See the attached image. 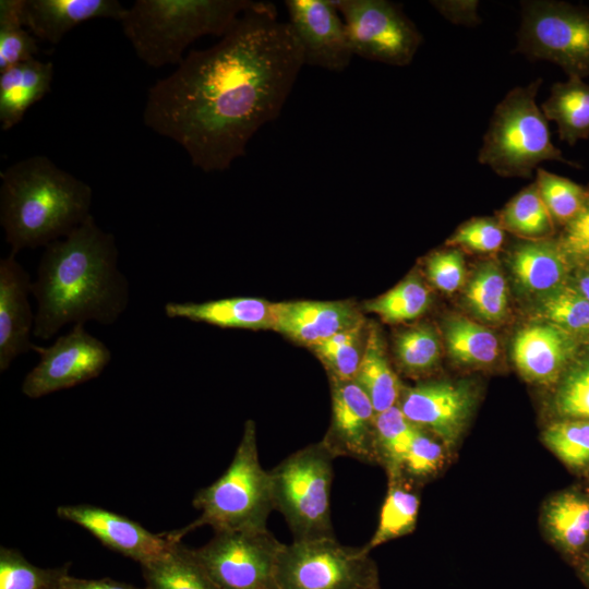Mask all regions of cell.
I'll list each match as a JSON object with an SVG mask.
<instances>
[{"label": "cell", "mask_w": 589, "mask_h": 589, "mask_svg": "<svg viewBox=\"0 0 589 589\" xmlns=\"http://www.w3.org/2000/svg\"><path fill=\"white\" fill-rule=\"evenodd\" d=\"M445 445L432 433L418 426L404 455L400 472L404 477L426 479L443 466Z\"/></svg>", "instance_id": "42"}, {"label": "cell", "mask_w": 589, "mask_h": 589, "mask_svg": "<svg viewBox=\"0 0 589 589\" xmlns=\"http://www.w3.org/2000/svg\"><path fill=\"white\" fill-rule=\"evenodd\" d=\"M557 243L568 261L589 263V188L584 207L564 227Z\"/></svg>", "instance_id": "45"}, {"label": "cell", "mask_w": 589, "mask_h": 589, "mask_svg": "<svg viewBox=\"0 0 589 589\" xmlns=\"http://www.w3.org/2000/svg\"><path fill=\"white\" fill-rule=\"evenodd\" d=\"M430 3L453 24L473 27L481 23L478 0H433Z\"/></svg>", "instance_id": "46"}, {"label": "cell", "mask_w": 589, "mask_h": 589, "mask_svg": "<svg viewBox=\"0 0 589 589\" xmlns=\"http://www.w3.org/2000/svg\"><path fill=\"white\" fill-rule=\"evenodd\" d=\"M31 286V276L15 254L0 260V372L7 371L16 357L33 350L35 314L28 301Z\"/></svg>", "instance_id": "17"}, {"label": "cell", "mask_w": 589, "mask_h": 589, "mask_svg": "<svg viewBox=\"0 0 589 589\" xmlns=\"http://www.w3.org/2000/svg\"><path fill=\"white\" fill-rule=\"evenodd\" d=\"M572 334L552 323L529 325L515 337L513 359L529 382L553 383L564 372L574 353Z\"/></svg>", "instance_id": "18"}, {"label": "cell", "mask_w": 589, "mask_h": 589, "mask_svg": "<svg viewBox=\"0 0 589 589\" xmlns=\"http://www.w3.org/2000/svg\"><path fill=\"white\" fill-rule=\"evenodd\" d=\"M444 327L448 353L456 362L486 366L498 358V339L486 327L460 315L448 317Z\"/></svg>", "instance_id": "29"}, {"label": "cell", "mask_w": 589, "mask_h": 589, "mask_svg": "<svg viewBox=\"0 0 589 589\" xmlns=\"http://www.w3.org/2000/svg\"><path fill=\"white\" fill-rule=\"evenodd\" d=\"M361 322L360 313L344 301L275 303L274 329L311 347Z\"/></svg>", "instance_id": "19"}, {"label": "cell", "mask_w": 589, "mask_h": 589, "mask_svg": "<svg viewBox=\"0 0 589 589\" xmlns=\"http://www.w3.org/2000/svg\"><path fill=\"white\" fill-rule=\"evenodd\" d=\"M431 303L430 291L417 276H410L378 298L368 301L365 309L389 323L406 322L422 315Z\"/></svg>", "instance_id": "35"}, {"label": "cell", "mask_w": 589, "mask_h": 589, "mask_svg": "<svg viewBox=\"0 0 589 589\" xmlns=\"http://www.w3.org/2000/svg\"><path fill=\"white\" fill-rule=\"evenodd\" d=\"M377 528L363 546L370 553L376 546L410 533L417 524L420 500L404 476L389 477Z\"/></svg>", "instance_id": "28"}, {"label": "cell", "mask_w": 589, "mask_h": 589, "mask_svg": "<svg viewBox=\"0 0 589 589\" xmlns=\"http://www.w3.org/2000/svg\"><path fill=\"white\" fill-rule=\"evenodd\" d=\"M541 84L538 77L512 88L493 111L478 161L501 177L530 178L550 160L579 167L552 142L548 119L536 100Z\"/></svg>", "instance_id": "6"}, {"label": "cell", "mask_w": 589, "mask_h": 589, "mask_svg": "<svg viewBox=\"0 0 589 589\" xmlns=\"http://www.w3.org/2000/svg\"><path fill=\"white\" fill-rule=\"evenodd\" d=\"M60 589H147L139 588L131 584L117 581L111 578H101V579H84L76 578L70 575H67L62 581Z\"/></svg>", "instance_id": "47"}, {"label": "cell", "mask_w": 589, "mask_h": 589, "mask_svg": "<svg viewBox=\"0 0 589 589\" xmlns=\"http://www.w3.org/2000/svg\"><path fill=\"white\" fill-rule=\"evenodd\" d=\"M335 456L321 441L286 457L269 470L274 509L293 540L334 537L330 489Z\"/></svg>", "instance_id": "7"}, {"label": "cell", "mask_w": 589, "mask_h": 589, "mask_svg": "<svg viewBox=\"0 0 589 589\" xmlns=\"http://www.w3.org/2000/svg\"><path fill=\"white\" fill-rule=\"evenodd\" d=\"M354 381L370 398L376 414L399 401L402 388L388 363L382 337L375 327H371L366 335Z\"/></svg>", "instance_id": "27"}, {"label": "cell", "mask_w": 589, "mask_h": 589, "mask_svg": "<svg viewBox=\"0 0 589 589\" xmlns=\"http://www.w3.org/2000/svg\"><path fill=\"white\" fill-rule=\"evenodd\" d=\"M539 312L550 323L570 334L589 332V300L574 287L563 286L543 296Z\"/></svg>", "instance_id": "39"}, {"label": "cell", "mask_w": 589, "mask_h": 589, "mask_svg": "<svg viewBox=\"0 0 589 589\" xmlns=\"http://www.w3.org/2000/svg\"><path fill=\"white\" fill-rule=\"evenodd\" d=\"M201 515L188 526L164 532L171 542L202 526L221 530H265L274 510L272 482L259 458L255 423L248 420L233 458L226 471L193 498Z\"/></svg>", "instance_id": "5"}, {"label": "cell", "mask_w": 589, "mask_h": 589, "mask_svg": "<svg viewBox=\"0 0 589 589\" xmlns=\"http://www.w3.org/2000/svg\"><path fill=\"white\" fill-rule=\"evenodd\" d=\"M304 65L342 72L354 57L345 22L333 0H286Z\"/></svg>", "instance_id": "13"}, {"label": "cell", "mask_w": 589, "mask_h": 589, "mask_svg": "<svg viewBox=\"0 0 589 589\" xmlns=\"http://www.w3.org/2000/svg\"><path fill=\"white\" fill-rule=\"evenodd\" d=\"M284 543L265 530H221L194 558L221 589H276V567Z\"/></svg>", "instance_id": "10"}, {"label": "cell", "mask_w": 589, "mask_h": 589, "mask_svg": "<svg viewBox=\"0 0 589 589\" xmlns=\"http://www.w3.org/2000/svg\"><path fill=\"white\" fill-rule=\"evenodd\" d=\"M589 497V496H588Z\"/></svg>", "instance_id": "51"}, {"label": "cell", "mask_w": 589, "mask_h": 589, "mask_svg": "<svg viewBox=\"0 0 589 589\" xmlns=\"http://www.w3.org/2000/svg\"><path fill=\"white\" fill-rule=\"evenodd\" d=\"M542 438L570 470L589 471V419H560L544 430Z\"/></svg>", "instance_id": "34"}, {"label": "cell", "mask_w": 589, "mask_h": 589, "mask_svg": "<svg viewBox=\"0 0 589 589\" xmlns=\"http://www.w3.org/2000/svg\"><path fill=\"white\" fill-rule=\"evenodd\" d=\"M141 567L147 589H221L181 542Z\"/></svg>", "instance_id": "26"}, {"label": "cell", "mask_w": 589, "mask_h": 589, "mask_svg": "<svg viewBox=\"0 0 589 589\" xmlns=\"http://www.w3.org/2000/svg\"><path fill=\"white\" fill-rule=\"evenodd\" d=\"M497 219L504 230L526 240H545L554 232V220L534 181L507 202Z\"/></svg>", "instance_id": "30"}, {"label": "cell", "mask_w": 589, "mask_h": 589, "mask_svg": "<svg viewBox=\"0 0 589 589\" xmlns=\"http://www.w3.org/2000/svg\"><path fill=\"white\" fill-rule=\"evenodd\" d=\"M544 524L558 549L577 564L589 542V497L573 490L555 495L545 506Z\"/></svg>", "instance_id": "24"}, {"label": "cell", "mask_w": 589, "mask_h": 589, "mask_svg": "<svg viewBox=\"0 0 589 589\" xmlns=\"http://www.w3.org/2000/svg\"><path fill=\"white\" fill-rule=\"evenodd\" d=\"M332 383V423L322 440L337 457H350L364 462H376L374 438V407L354 380Z\"/></svg>", "instance_id": "15"}, {"label": "cell", "mask_w": 589, "mask_h": 589, "mask_svg": "<svg viewBox=\"0 0 589 589\" xmlns=\"http://www.w3.org/2000/svg\"><path fill=\"white\" fill-rule=\"evenodd\" d=\"M504 231L498 219L472 218L455 230L447 239L446 245L482 254L495 253L504 243Z\"/></svg>", "instance_id": "43"}, {"label": "cell", "mask_w": 589, "mask_h": 589, "mask_svg": "<svg viewBox=\"0 0 589 589\" xmlns=\"http://www.w3.org/2000/svg\"><path fill=\"white\" fill-rule=\"evenodd\" d=\"M576 566L579 577L581 578L586 587L589 589V552L584 553V555L577 562Z\"/></svg>", "instance_id": "48"}, {"label": "cell", "mask_w": 589, "mask_h": 589, "mask_svg": "<svg viewBox=\"0 0 589 589\" xmlns=\"http://www.w3.org/2000/svg\"><path fill=\"white\" fill-rule=\"evenodd\" d=\"M38 363L26 374L22 393L36 399L67 389L101 374L111 360V351L97 337L74 324L72 329L49 347L33 346Z\"/></svg>", "instance_id": "12"}, {"label": "cell", "mask_w": 589, "mask_h": 589, "mask_svg": "<svg viewBox=\"0 0 589 589\" xmlns=\"http://www.w3.org/2000/svg\"><path fill=\"white\" fill-rule=\"evenodd\" d=\"M568 262L557 241L549 239L519 243L509 257L519 285L542 297L564 286Z\"/></svg>", "instance_id": "23"}, {"label": "cell", "mask_w": 589, "mask_h": 589, "mask_svg": "<svg viewBox=\"0 0 589 589\" xmlns=\"http://www.w3.org/2000/svg\"><path fill=\"white\" fill-rule=\"evenodd\" d=\"M369 554L335 537L293 540L279 553L276 589H363L378 576Z\"/></svg>", "instance_id": "9"}, {"label": "cell", "mask_w": 589, "mask_h": 589, "mask_svg": "<svg viewBox=\"0 0 589 589\" xmlns=\"http://www.w3.org/2000/svg\"><path fill=\"white\" fill-rule=\"evenodd\" d=\"M253 0H136L120 21L136 56L148 67L179 65L202 36L223 37Z\"/></svg>", "instance_id": "4"}, {"label": "cell", "mask_w": 589, "mask_h": 589, "mask_svg": "<svg viewBox=\"0 0 589 589\" xmlns=\"http://www.w3.org/2000/svg\"><path fill=\"white\" fill-rule=\"evenodd\" d=\"M534 182L554 224L564 227L579 214L588 196V188L540 167Z\"/></svg>", "instance_id": "38"}, {"label": "cell", "mask_w": 589, "mask_h": 589, "mask_svg": "<svg viewBox=\"0 0 589 589\" xmlns=\"http://www.w3.org/2000/svg\"><path fill=\"white\" fill-rule=\"evenodd\" d=\"M554 409L561 419H589V357L562 377Z\"/></svg>", "instance_id": "41"}, {"label": "cell", "mask_w": 589, "mask_h": 589, "mask_svg": "<svg viewBox=\"0 0 589 589\" xmlns=\"http://www.w3.org/2000/svg\"><path fill=\"white\" fill-rule=\"evenodd\" d=\"M515 51L552 62L567 76L589 77V9L557 0L521 1Z\"/></svg>", "instance_id": "8"}, {"label": "cell", "mask_w": 589, "mask_h": 589, "mask_svg": "<svg viewBox=\"0 0 589 589\" xmlns=\"http://www.w3.org/2000/svg\"><path fill=\"white\" fill-rule=\"evenodd\" d=\"M474 401L468 383L435 381L404 388L397 406L411 423L450 448L466 428Z\"/></svg>", "instance_id": "14"}, {"label": "cell", "mask_w": 589, "mask_h": 589, "mask_svg": "<svg viewBox=\"0 0 589 589\" xmlns=\"http://www.w3.org/2000/svg\"><path fill=\"white\" fill-rule=\"evenodd\" d=\"M53 64L36 58L0 72V123L3 131L15 127L27 109L51 89Z\"/></svg>", "instance_id": "22"}, {"label": "cell", "mask_w": 589, "mask_h": 589, "mask_svg": "<svg viewBox=\"0 0 589 589\" xmlns=\"http://www.w3.org/2000/svg\"><path fill=\"white\" fill-rule=\"evenodd\" d=\"M0 178V225L10 253L45 248L92 215L91 185L45 155L12 164Z\"/></svg>", "instance_id": "3"}, {"label": "cell", "mask_w": 589, "mask_h": 589, "mask_svg": "<svg viewBox=\"0 0 589 589\" xmlns=\"http://www.w3.org/2000/svg\"><path fill=\"white\" fill-rule=\"evenodd\" d=\"M363 322L339 332L312 348L326 365L330 378L354 380L360 366L365 342L362 340Z\"/></svg>", "instance_id": "37"}, {"label": "cell", "mask_w": 589, "mask_h": 589, "mask_svg": "<svg viewBox=\"0 0 589 589\" xmlns=\"http://www.w3.org/2000/svg\"><path fill=\"white\" fill-rule=\"evenodd\" d=\"M69 569L70 563L43 568L29 563L15 549H0V589H60Z\"/></svg>", "instance_id": "36"}, {"label": "cell", "mask_w": 589, "mask_h": 589, "mask_svg": "<svg viewBox=\"0 0 589 589\" xmlns=\"http://www.w3.org/2000/svg\"><path fill=\"white\" fill-rule=\"evenodd\" d=\"M426 272L436 288L447 293L456 291L464 284L466 276L461 251L449 247L432 254L426 262Z\"/></svg>", "instance_id": "44"}, {"label": "cell", "mask_w": 589, "mask_h": 589, "mask_svg": "<svg viewBox=\"0 0 589 589\" xmlns=\"http://www.w3.org/2000/svg\"><path fill=\"white\" fill-rule=\"evenodd\" d=\"M363 589H381L378 576L373 578Z\"/></svg>", "instance_id": "50"}, {"label": "cell", "mask_w": 589, "mask_h": 589, "mask_svg": "<svg viewBox=\"0 0 589 589\" xmlns=\"http://www.w3.org/2000/svg\"><path fill=\"white\" fill-rule=\"evenodd\" d=\"M127 8L117 0H24V26L31 34L58 44L75 26L93 19L120 22Z\"/></svg>", "instance_id": "20"}, {"label": "cell", "mask_w": 589, "mask_h": 589, "mask_svg": "<svg viewBox=\"0 0 589 589\" xmlns=\"http://www.w3.org/2000/svg\"><path fill=\"white\" fill-rule=\"evenodd\" d=\"M115 236L91 215L67 237L45 247L31 290L33 335L47 340L67 324H113L125 311L130 286L118 266Z\"/></svg>", "instance_id": "2"}, {"label": "cell", "mask_w": 589, "mask_h": 589, "mask_svg": "<svg viewBox=\"0 0 589 589\" xmlns=\"http://www.w3.org/2000/svg\"><path fill=\"white\" fill-rule=\"evenodd\" d=\"M169 318H185L221 328L274 329L275 303L261 298L231 297L203 302H167Z\"/></svg>", "instance_id": "21"}, {"label": "cell", "mask_w": 589, "mask_h": 589, "mask_svg": "<svg viewBox=\"0 0 589 589\" xmlns=\"http://www.w3.org/2000/svg\"><path fill=\"white\" fill-rule=\"evenodd\" d=\"M395 348L400 364L409 372L434 368L441 356L440 339L434 329L425 325L399 334Z\"/></svg>", "instance_id": "40"}, {"label": "cell", "mask_w": 589, "mask_h": 589, "mask_svg": "<svg viewBox=\"0 0 589 589\" xmlns=\"http://www.w3.org/2000/svg\"><path fill=\"white\" fill-rule=\"evenodd\" d=\"M303 67L288 22L256 1L218 43L191 50L151 86L143 122L179 144L194 167L225 171L277 119Z\"/></svg>", "instance_id": "1"}, {"label": "cell", "mask_w": 589, "mask_h": 589, "mask_svg": "<svg viewBox=\"0 0 589 589\" xmlns=\"http://www.w3.org/2000/svg\"><path fill=\"white\" fill-rule=\"evenodd\" d=\"M354 56L394 67L409 65L423 36L402 7L388 0H333Z\"/></svg>", "instance_id": "11"}, {"label": "cell", "mask_w": 589, "mask_h": 589, "mask_svg": "<svg viewBox=\"0 0 589 589\" xmlns=\"http://www.w3.org/2000/svg\"><path fill=\"white\" fill-rule=\"evenodd\" d=\"M541 110L557 125L561 141L575 145L589 137V83L575 75L552 85Z\"/></svg>", "instance_id": "25"}, {"label": "cell", "mask_w": 589, "mask_h": 589, "mask_svg": "<svg viewBox=\"0 0 589 589\" xmlns=\"http://www.w3.org/2000/svg\"><path fill=\"white\" fill-rule=\"evenodd\" d=\"M23 5L24 0L0 1V72L39 52L36 37L24 29Z\"/></svg>", "instance_id": "33"}, {"label": "cell", "mask_w": 589, "mask_h": 589, "mask_svg": "<svg viewBox=\"0 0 589 589\" xmlns=\"http://www.w3.org/2000/svg\"><path fill=\"white\" fill-rule=\"evenodd\" d=\"M57 515L79 525L93 534L103 545L143 565L164 553L176 543L165 533H153L122 515L89 505H62Z\"/></svg>", "instance_id": "16"}, {"label": "cell", "mask_w": 589, "mask_h": 589, "mask_svg": "<svg viewBox=\"0 0 589 589\" xmlns=\"http://www.w3.org/2000/svg\"><path fill=\"white\" fill-rule=\"evenodd\" d=\"M465 297L471 312L485 322H500L508 312L507 284L493 262L480 265L466 288Z\"/></svg>", "instance_id": "32"}, {"label": "cell", "mask_w": 589, "mask_h": 589, "mask_svg": "<svg viewBox=\"0 0 589 589\" xmlns=\"http://www.w3.org/2000/svg\"><path fill=\"white\" fill-rule=\"evenodd\" d=\"M417 429L397 405L376 414L375 460L385 467L388 478L401 476V461Z\"/></svg>", "instance_id": "31"}, {"label": "cell", "mask_w": 589, "mask_h": 589, "mask_svg": "<svg viewBox=\"0 0 589 589\" xmlns=\"http://www.w3.org/2000/svg\"><path fill=\"white\" fill-rule=\"evenodd\" d=\"M574 288L589 300V269H586L579 275Z\"/></svg>", "instance_id": "49"}]
</instances>
